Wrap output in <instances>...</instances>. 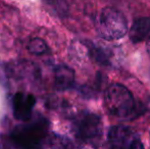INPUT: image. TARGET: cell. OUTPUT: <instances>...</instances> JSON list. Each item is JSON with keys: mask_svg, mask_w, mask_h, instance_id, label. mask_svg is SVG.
Segmentation results:
<instances>
[{"mask_svg": "<svg viewBox=\"0 0 150 149\" xmlns=\"http://www.w3.org/2000/svg\"><path fill=\"white\" fill-rule=\"evenodd\" d=\"M104 105L107 112L119 119H129L137 112L134 96L122 84H111L104 93Z\"/></svg>", "mask_w": 150, "mask_h": 149, "instance_id": "cell-1", "label": "cell"}, {"mask_svg": "<svg viewBox=\"0 0 150 149\" xmlns=\"http://www.w3.org/2000/svg\"><path fill=\"white\" fill-rule=\"evenodd\" d=\"M96 31L102 39L115 41L128 32V22L125 16L112 7H105L99 12L95 22Z\"/></svg>", "mask_w": 150, "mask_h": 149, "instance_id": "cell-2", "label": "cell"}, {"mask_svg": "<svg viewBox=\"0 0 150 149\" xmlns=\"http://www.w3.org/2000/svg\"><path fill=\"white\" fill-rule=\"evenodd\" d=\"M24 121V125L18 127L12 133V140L21 147H38L47 137L48 126L45 119Z\"/></svg>", "mask_w": 150, "mask_h": 149, "instance_id": "cell-3", "label": "cell"}, {"mask_svg": "<svg viewBox=\"0 0 150 149\" xmlns=\"http://www.w3.org/2000/svg\"><path fill=\"white\" fill-rule=\"evenodd\" d=\"M74 132L78 140L92 144L100 139L102 134V121L95 113L83 112L74 121Z\"/></svg>", "mask_w": 150, "mask_h": 149, "instance_id": "cell-4", "label": "cell"}, {"mask_svg": "<svg viewBox=\"0 0 150 149\" xmlns=\"http://www.w3.org/2000/svg\"><path fill=\"white\" fill-rule=\"evenodd\" d=\"M107 139L115 148H142L143 144L138 134L126 126H113L108 132Z\"/></svg>", "mask_w": 150, "mask_h": 149, "instance_id": "cell-5", "label": "cell"}, {"mask_svg": "<svg viewBox=\"0 0 150 149\" xmlns=\"http://www.w3.org/2000/svg\"><path fill=\"white\" fill-rule=\"evenodd\" d=\"M36 97L31 93L16 92L13 96V115L16 119L27 121L31 119Z\"/></svg>", "mask_w": 150, "mask_h": 149, "instance_id": "cell-6", "label": "cell"}, {"mask_svg": "<svg viewBox=\"0 0 150 149\" xmlns=\"http://www.w3.org/2000/svg\"><path fill=\"white\" fill-rule=\"evenodd\" d=\"M54 83L58 90L64 91L73 87L75 83V72L71 68L60 64L54 70Z\"/></svg>", "mask_w": 150, "mask_h": 149, "instance_id": "cell-7", "label": "cell"}, {"mask_svg": "<svg viewBox=\"0 0 150 149\" xmlns=\"http://www.w3.org/2000/svg\"><path fill=\"white\" fill-rule=\"evenodd\" d=\"M150 34V18H139L134 20L129 32V37L133 43L142 42Z\"/></svg>", "mask_w": 150, "mask_h": 149, "instance_id": "cell-8", "label": "cell"}, {"mask_svg": "<svg viewBox=\"0 0 150 149\" xmlns=\"http://www.w3.org/2000/svg\"><path fill=\"white\" fill-rule=\"evenodd\" d=\"M28 50L31 52L32 54L36 56L43 55L47 52L48 50V45L42 38L35 37L33 39H31V41L28 44Z\"/></svg>", "mask_w": 150, "mask_h": 149, "instance_id": "cell-9", "label": "cell"}, {"mask_svg": "<svg viewBox=\"0 0 150 149\" xmlns=\"http://www.w3.org/2000/svg\"><path fill=\"white\" fill-rule=\"evenodd\" d=\"M147 50H148V53H149V55H150V37H149V39H148V42H147Z\"/></svg>", "mask_w": 150, "mask_h": 149, "instance_id": "cell-10", "label": "cell"}]
</instances>
